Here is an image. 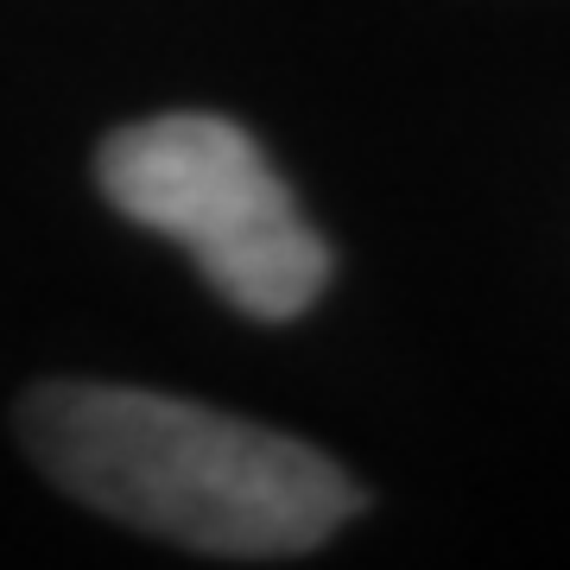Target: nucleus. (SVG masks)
I'll return each instance as SVG.
<instances>
[{
	"label": "nucleus",
	"mask_w": 570,
	"mask_h": 570,
	"mask_svg": "<svg viewBox=\"0 0 570 570\" xmlns=\"http://www.w3.org/2000/svg\"><path fill=\"white\" fill-rule=\"evenodd\" d=\"M20 438L82 508L209 558H298L362 513L324 450L171 393L58 381L20 406Z\"/></svg>",
	"instance_id": "nucleus-1"
},
{
	"label": "nucleus",
	"mask_w": 570,
	"mask_h": 570,
	"mask_svg": "<svg viewBox=\"0 0 570 570\" xmlns=\"http://www.w3.org/2000/svg\"><path fill=\"white\" fill-rule=\"evenodd\" d=\"M102 197L178 242L235 311L285 324L330 285V247L298 216L266 153L223 115H159L96 153Z\"/></svg>",
	"instance_id": "nucleus-2"
}]
</instances>
